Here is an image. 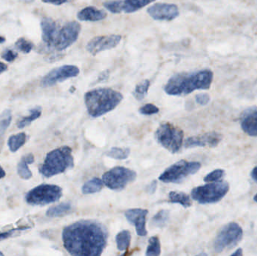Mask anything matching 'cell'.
I'll return each instance as SVG.
<instances>
[{"label":"cell","instance_id":"d4e9b609","mask_svg":"<svg viewBox=\"0 0 257 256\" xmlns=\"http://www.w3.org/2000/svg\"><path fill=\"white\" fill-rule=\"evenodd\" d=\"M27 141V135L24 132L12 135L8 141V146L12 153L18 151L21 147L24 145Z\"/></svg>","mask_w":257,"mask_h":256},{"label":"cell","instance_id":"9c48e42d","mask_svg":"<svg viewBox=\"0 0 257 256\" xmlns=\"http://www.w3.org/2000/svg\"><path fill=\"white\" fill-rule=\"evenodd\" d=\"M136 171L125 167H114L102 176L104 185L111 190L120 191L126 187L128 183L136 180Z\"/></svg>","mask_w":257,"mask_h":256},{"label":"cell","instance_id":"f1b7e54d","mask_svg":"<svg viewBox=\"0 0 257 256\" xmlns=\"http://www.w3.org/2000/svg\"><path fill=\"white\" fill-rule=\"evenodd\" d=\"M161 253V245L158 237H151L148 241L145 256H160Z\"/></svg>","mask_w":257,"mask_h":256},{"label":"cell","instance_id":"7402d4cb","mask_svg":"<svg viewBox=\"0 0 257 256\" xmlns=\"http://www.w3.org/2000/svg\"><path fill=\"white\" fill-rule=\"evenodd\" d=\"M72 207L70 203H61L54 207H50L46 212L47 216L51 218L62 217L69 214Z\"/></svg>","mask_w":257,"mask_h":256},{"label":"cell","instance_id":"5b68a950","mask_svg":"<svg viewBox=\"0 0 257 256\" xmlns=\"http://www.w3.org/2000/svg\"><path fill=\"white\" fill-rule=\"evenodd\" d=\"M157 142L172 153H177L182 147L184 132L172 123H162L155 132Z\"/></svg>","mask_w":257,"mask_h":256},{"label":"cell","instance_id":"603a6c76","mask_svg":"<svg viewBox=\"0 0 257 256\" xmlns=\"http://www.w3.org/2000/svg\"><path fill=\"white\" fill-rule=\"evenodd\" d=\"M169 199L171 203L181 204L185 208L190 207L192 205L190 196L184 192L172 191L169 192Z\"/></svg>","mask_w":257,"mask_h":256},{"label":"cell","instance_id":"52a82bcc","mask_svg":"<svg viewBox=\"0 0 257 256\" xmlns=\"http://www.w3.org/2000/svg\"><path fill=\"white\" fill-rule=\"evenodd\" d=\"M63 195V189L57 185L42 184L33 188L25 196L27 204L33 206H45L59 201Z\"/></svg>","mask_w":257,"mask_h":256},{"label":"cell","instance_id":"1f68e13d","mask_svg":"<svg viewBox=\"0 0 257 256\" xmlns=\"http://www.w3.org/2000/svg\"><path fill=\"white\" fill-rule=\"evenodd\" d=\"M12 120L11 110H5L0 116V135H3L10 126Z\"/></svg>","mask_w":257,"mask_h":256},{"label":"cell","instance_id":"e575fe53","mask_svg":"<svg viewBox=\"0 0 257 256\" xmlns=\"http://www.w3.org/2000/svg\"><path fill=\"white\" fill-rule=\"evenodd\" d=\"M159 111L160 109L154 104H146L139 109V113L142 115H153L157 114Z\"/></svg>","mask_w":257,"mask_h":256},{"label":"cell","instance_id":"4dcf8cb0","mask_svg":"<svg viewBox=\"0 0 257 256\" xmlns=\"http://www.w3.org/2000/svg\"><path fill=\"white\" fill-rule=\"evenodd\" d=\"M130 154V150L125 147H112L106 153V156L118 160L127 159Z\"/></svg>","mask_w":257,"mask_h":256},{"label":"cell","instance_id":"60d3db41","mask_svg":"<svg viewBox=\"0 0 257 256\" xmlns=\"http://www.w3.org/2000/svg\"><path fill=\"white\" fill-rule=\"evenodd\" d=\"M250 175H251L252 178H253L255 181L257 182V166L255 167V168L252 170L251 174H250Z\"/></svg>","mask_w":257,"mask_h":256},{"label":"cell","instance_id":"681fc988","mask_svg":"<svg viewBox=\"0 0 257 256\" xmlns=\"http://www.w3.org/2000/svg\"><path fill=\"white\" fill-rule=\"evenodd\" d=\"M0 256H4V255L3 254V252H0Z\"/></svg>","mask_w":257,"mask_h":256},{"label":"cell","instance_id":"ab89813d","mask_svg":"<svg viewBox=\"0 0 257 256\" xmlns=\"http://www.w3.org/2000/svg\"><path fill=\"white\" fill-rule=\"evenodd\" d=\"M45 3H49V4L56 5V6H60V5L64 4V3H68L67 1H57V2H49L43 1Z\"/></svg>","mask_w":257,"mask_h":256},{"label":"cell","instance_id":"d6a6232c","mask_svg":"<svg viewBox=\"0 0 257 256\" xmlns=\"http://www.w3.org/2000/svg\"><path fill=\"white\" fill-rule=\"evenodd\" d=\"M15 46L21 52L24 53V54H29L33 49V44L31 42L26 40L24 38H20L15 43Z\"/></svg>","mask_w":257,"mask_h":256},{"label":"cell","instance_id":"f546056e","mask_svg":"<svg viewBox=\"0 0 257 256\" xmlns=\"http://www.w3.org/2000/svg\"><path fill=\"white\" fill-rule=\"evenodd\" d=\"M150 85H151V83H150L149 80H144L136 86L134 91H133V96L138 101L143 100L145 96L148 95Z\"/></svg>","mask_w":257,"mask_h":256},{"label":"cell","instance_id":"f35d334b","mask_svg":"<svg viewBox=\"0 0 257 256\" xmlns=\"http://www.w3.org/2000/svg\"><path fill=\"white\" fill-rule=\"evenodd\" d=\"M157 181H153L152 183H151V184L148 186V192L151 194L154 193V192L156 191V189H157Z\"/></svg>","mask_w":257,"mask_h":256},{"label":"cell","instance_id":"c3c4849f","mask_svg":"<svg viewBox=\"0 0 257 256\" xmlns=\"http://www.w3.org/2000/svg\"><path fill=\"white\" fill-rule=\"evenodd\" d=\"M253 200H254V201H256V202H257V193L256 194V195H255L254 198H253Z\"/></svg>","mask_w":257,"mask_h":256},{"label":"cell","instance_id":"4fadbf2b","mask_svg":"<svg viewBox=\"0 0 257 256\" xmlns=\"http://www.w3.org/2000/svg\"><path fill=\"white\" fill-rule=\"evenodd\" d=\"M122 37L120 35L96 36L89 42L87 51L93 55H96L102 51L111 50L120 44Z\"/></svg>","mask_w":257,"mask_h":256},{"label":"cell","instance_id":"836d02e7","mask_svg":"<svg viewBox=\"0 0 257 256\" xmlns=\"http://www.w3.org/2000/svg\"><path fill=\"white\" fill-rule=\"evenodd\" d=\"M225 175L224 170L217 169L213 171L212 172L209 173L208 175L205 176L204 178V181L206 183H213V182H217L220 179L223 178Z\"/></svg>","mask_w":257,"mask_h":256},{"label":"cell","instance_id":"f6af8a7d","mask_svg":"<svg viewBox=\"0 0 257 256\" xmlns=\"http://www.w3.org/2000/svg\"><path fill=\"white\" fill-rule=\"evenodd\" d=\"M6 174V171H4V169H3V168H2L1 165H0V180H2L3 177H5Z\"/></svg>","mask_w":257,"mask_h":256},{"label":"cell","instance_id":"7c38bea8","mask_svg":"<svg viewBox=\"0 0 257 256\" xmlns=\"http://www.w3.org/2000/svg\"><path fill=\"white\" fill-rule=\"evenodd\" d=\"M80 70L76 66L65 65L51 70L42 81L44 87H50L69 78H75L79 75Z\"/></svg>","mask_w":257,"mask_h":256},{"label":"cell","instance_id":"7a4b0ae2","mask_svg":"<svg viewBox=\"0 0 257 256\" xmlns=\"http://www.w3.org/2000/svg\"><path fill=\"white\" fill-rule=\"evenodd\" d=\"M213 77L214 74L208 69L193 73H177L169 78L164 90L168 95L182 96L196 90H208L211 87Z\"/></svg>","mask_w":257,"mask_h":256},{"label":"cell","instance_id":"ac0fdd59","mask_svg":"<svg viewBox=\"0 0 257 256\" xmlns=\"http://www.w3.org/2000/svg\"><path fill=\"white\" fill-rule=\"evenodd\" d=\"M41 27L42 40L49 46H53L59 32L57 23L51 18H45L41 22Z\"/></svg>","mask_w":257,"mask_h":256},{"label":"cell","instance_id":"8d00e7d4","mask_svg":"<svg viewBox=\"0 0 257 256\" xmlns=\"http://www.w3.org/2000/svg\"><path fill=\"white\" fill-rule=\"evenodd\" d=\"M196 101L201 105H206L209 102L210 96L207 93H199L196 96Z\"/></svg>","mask_w":257,"mask_h":256},{"label":"cell","instance_id":"484cf974","mask_svg":"<svg viewBox=\"0 0 257 256\" xmlns=\"http://www.w3.org/2000/svg\"><path fill=\"white\" fill-rule=\"evenodd\" d=\"M42 109L41 107H36V108L30 110V115L27 116V117H23L18 122V124H17L18 129H24V128L27 127L29 125L31 124L32 122L39 118L41 115H42Z\"/></svg>","mask_w":257,"mask_h":256},{"label":"cell","instance_id":"ffe728a7","mask_svg":"<svg viewBox=\"0 0 257 256\" xmlns=\"http://www.w3.org/2000/svg\"><path fill=\"white\" fill-rule=\"evenodd\" d=\"M78 19L81 21H99L105 19L107 17V13L103 10L96 9L94 6H88L84 8L78 12Z\"/></svg>","mask_w":257,"mask_h":256},{"label":"cell","instance_id":"bcb514c9","mask_svg":"<svg viewBox=\"0 0 257 256\" xmlns=\"http://www.w3.org/2000/svg\"><path fill=\"white\" fill-rule=\"evenodd\" d=\"M5 41H6V38L0 36V44L4 43Z\"/></svg>","mask_w":257,"mask_h":256},{"label":"cell","instance_id":"d6986e66","mask_svg":"<svg viewBox=\"0 0 257 256\" xmlns=\"http://www.w3.org/2000/svg\"><path fill=\"white\" fill-rule=\"evenodd\" d=\"M243 131L250 136H257V111L256 109H249L243 114L241 121Z\"/></svg>","mask_w":257,"mask_h":256},{"label":"cell","instance_id":"9a60e30c","mask_svg":"<svg viewBox=\"0 0 257 256\" xmlns=\"http://www.w3.org/2000/svg\"><path fill=\"white\" fill-rule=\"evenodd\" d=\"M148 13L156 21H172L179 16L178 6L169 3H155L148 9Z\"/></svg>","mask_w":257,"mask_h":256},{"label":"cell","instance_id":"e0dca14e","mask_svg":"<svg viewBox=\"0 0 257 256\" xmlns=\"http://www.w3.org/2000/svg\"><path fill=\"white\" fill-rule=\"evenodd\" d=\"M222 137L217 132H209L198 136L190 137L186 140L184 143L185 148H193L196 147H205L209 146L214 147L221 141Z\"/></svg>","mask_w":257,"mask_h":256},{"label":"cell","instance_id":"b9f144b4","mask_svg":"<svg viewBox=\"0 0 257 256\" xmlns=\"http://www.w3.org/2000/svg\"><path fill=\"white\" fill-rule=\"evenodd\" d=\"M8 69V66H6L5 63H2L0 62V74L3 73V72H6Z\"/></svg>","mask_w":257,"mask_h":256},{"label":"cell","instance_id":"7bdbcfd3","mask_svg":"<svg viewBox=\"0 0 257 256\" xmlns=\"http://www.w3.org/2000/svg\"><path fill=\"white\" fill-rule=\"evenodd\" d=\"M230 256H243V250L242 249L239 248V249H237L234 253H232Z\"/></svg>","mask_w":257,"mask_h":256},{"label":"cell","instance_id":"cb8c5ba5","mask_svg":"<svg viewBox=\"0 0 257 256\" xmlns=\"http://www.w3.org/2000/svg\"><path fill=\"white\" fill-rule=\"evenodd\" d=\"M103 186V181L98 177H94L84 183L82 187V193L84 195L96 193V192H100Z\"/></svg>","mask_w":257,"mask_h":256},{"label":"cell","instance_id":"d590c367","mask_svg":"<svg viewBox=\"0 0 257 256\" xmlns=\"http://www.w3.org/2000/svg\"><path fill=\"white\" fill-rule=\"evenodd\" d=\"M27 229H30V227H20V228H14V229H11L9 231H4V232H0V241H3V240L13 237L18 231H25Z\"/></svg>","mask_w":257,"mask_h":256},{"label":"cell","instance_id":"ee69618b","mask_svg":"<svg viewBox=\"0 0 257 256\" xmlns=\"http://www.w3.org/2000/svg\"><path fill=\"white\" fill-rule=\"evenodd\" d=\"M134 252H136V249H133V250L131 251L126 250L124 253L122 254V255L120 256H131Z\"/></svg>","mask_w":257,"mask_h":256},{"label":"cell","instance_id":"7dc6e473","mask_svg":"<svg viewBox=\"0 0 257 256\" xmlns=\"http://www.w3.org/2000/svg\"><path fill=\"white\" fill-rule=\"evenodd\" d=\"M196 256H208V254L205 253V252H202V253L198 254V255Z\"/></svg>","mask_w":257,"mask_h":256},{"label":"cell","instance_id":"30bf717a","mask_svg":"<svg viewBox=\"0 0 257 256\" xmlns=\"http://www.w3.org/2000/svg\"><path fill=\"white\" fill-rule=\"evenodd\" d=\"M243 230L238 223L230 222L225 225L216 237L214 249L217 253H220L226 248L236 246L241 240Z\"/></svg>","mask_w":257,"mask_h":256},{"label":"cell","instance_id":"277c9868","mask_svg":"<svg viewBox=\"0 0 257 256\" xmlns=\"http://www.w3.org/2000/svg\"><path fill=\"white\" fill-rule=\"evenodd\" d=\"M73 167L72 149L68 146H63L47 154L43 163L39 166V172L44 177L49 178L63 174Z\"/></svg>","mask_w":257,"mask_h":256},{"label":"cell","instance_id":"4316f807","mask_svg":"<svg viewBox=\"0 0 257 256\" xmlns=\"http://www.w3.org/2000/svg\"><path fill=\"white\" fill-rule=\"evenodd\" d=\"M131 242V234L128 230L120 231L116 236V243L119 250H127Z\"/></svg>","mask_w":257,"mask_h":256},{"label":"cell","instance_id":"6da1fadb","mask_svg":"<svg viewBox=\"0 0 257 256\" xmlns=\"http://www.w3.org/2000/svg\"><path fill=\"white\" fill-rule=\"evenodd\" d=\"M108 238L106 227L93 220L74 222L65 227L62 234L65 249L72 256H101Z\"/></svg>","mask_w":257,"mask_h":256},{"label":"cell","instance_id":"8fae6325","mask_svg":"<svg viewBox=\"0 0 257 256\" xmlns=\"http://www.w3.org/2000/svg\"><path fill=\"white\" fill-rule=\"evenodd\" d=\"M81 29V25L76 21L66 23L59 30L52 47L57 51H64L78 40Z\"/></svg>","mask_w":257,"mask_h":256},{"label":"cell","instance_id":"74e56055","mask_svg":"<svg viewBox=\"0 0 257 256\" xmlns=\"http://www.w3.org/2000/svg\"><path fill=\"white\" fill-rule=\"evenodd\" d=\"M17 57H18V54L14 52L12 50H7V51L3 53V55H2V58L4 59V60H6L7 62H9V63L13 62Z\"/></svg>","mask_w":257,"mask_h":256},{"label":"cell","instance_id":"ba28073f","mask_svg":"<svg viewBox=\"0 0 257 256\" xmlns=\"http://www.w3.org/2000/svg\"><path fill=\"white\" fill-rule=\"evenodd\" d=\"M200 168L199 162L180 160L165 170L159 180L163 183H180L189 176L196 174Z\"/></svg>","mask_w":257,"mask_h":256},{"label":"cell","instance_id":"83f0119b","mask_svg":"<svg viewBox=\"0 0 257 256\" xmlns=\"http://www.w3.org/2000/svg\"><path fill=\"white\" fill-rule=\"evenodd\" d=\"M169 219V212L166 210L159 211L151 219V226L154 228H163L167 225Z\"/></svg>","mask_w":257,"mask_h":256},{"label":"cell","instance_id":"5bb4252c","mask_svg":"<svg viewBox=\"0 0 257 256\" xmlns=\"http://www.w3.org/2000/svg\"><path fill=\"white\" fill-rule=\"evenodd\" d=\"M151 3V1L145 0H126L105 2L103 6L107 10L113 14H120L122 12L130 14L137 12Z\"/></svg>","mask_w":257,"mask_h":256},{"label":"cell","instance_id":"8992f818","mask_svg":"<svg viewBox=\"0 0 257 256\" xmlns=\"http://www.w3.org/2000/svg\"><path fill=\"white\" fill-rule=\"evenodd\" d=\"M229 185L226 181L207 183L198 186L192 190L191 196L199 204H207L217 203L224 198L229 192Z\"/></svg>","mask_w":257,"mask_h":256},{"label":"cell","instance_id":"2e32d148","mask_svg":"<svg viewBox=\"0 0 257 256\" xmlns=\"http://www.w3.org/2000/svg\"><path fill=\"white\" fill-rule=\"evenodd\" d=\"M148 211L145 209H130L125 212V216L130 223L136 227L139 236L145 237L148 234L146 229V217Z\"/></svg>","mask_w":257,"mask_h":256},{"label":"cell","instance_id":"44dd1931","mask_svg":"<svg viewBox=\"0 0 257 256\" xmlns=\"http://www.w3.org/2000/svg\"><path fill=\"white\" fill-rule=\"evenodd\" d=\"M34 161V156L32 153H29V154L23 156L18 165V174L21 178L24 179V180H29L31 178L33 174L29 169L27 165L33 164Z\"/></svg>","mask_w":257,"mask_h":256},{"label":"cell","instance_id":"3957f363","mask_svg":"<svg viewBox=\"0 0 257 256\" xmlns=\"http://www.w3.org/2000/svg\"><path fill=\"white\" fill-rule=\"evenodd\" d=\"M123 99L120 92L111 88H97L85 93L84 102L88 114L96 118L113 111Z\"/></svg>","mask_w":257,"mask_h":256}]
</instances>
